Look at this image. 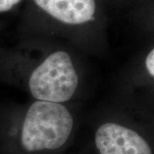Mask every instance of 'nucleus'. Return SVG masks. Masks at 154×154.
Segmentation results:
<instances>
[{"mask_svg": "<svg viewBox=\"0 0 154 154\" xmlns=\"http://www.w3.org/2000/svg\"><path fill=\"white\" fill-rule=\"evenodd\" d=\"M22 0H0V12L11 11V9Z\"/></svg>", "mask_w": 154, "mask_h": 154, "instance_id": "39448f33", "label": "nucleus"}, {"mask_svg": "<svg viewBox=\"0 0 154 154\" xmlns=\"http://www.w3.org/2000/svg\"><path fill=\"white\" fill-rule=\"evenodd\" d=\"M34 2L56 20L70 25L91 21L96 11L95 0H34Z\"/></svg>", "mask_w": 154, "mask_h": 154, "instance_id": "20e7f679", "label": "nucleus"}, {"mask_svg": "<svg viewBox=\"0 0 154 154\" xmlns=\"http://www.w3.org/2000/svg\"><path fill=\"white\" fill-rule=\"evenodd\" d=\"M78 82L70 56L59 51L48 56L33 70L28 86L37 100L61 104L71 99Z\"/></svg>", "mask_w": 154, "mask_h": 154, "instance_id": "f03ea898", "label": "nucleus"}, {"mask_svg": "<svg viewBox=\"0 0 154 154\" xmlns=\"http://www.w3.org/2000/svg\"><path fill=\"white\" fill-rule=\"evenodd\" d=\"M73 127V116L64 105L36 100L25 116L20 147L27 154L57 152L69 141Z\"/></svg>", "mask_w": 154, "mask_h": 154, "instance_id": "f257e3e1", "label": "nucleus"}, {"mask_svg": "<svg viewBox=\"0 0 154 154\" xmlns=\"http://www.w3.org/2000/svg\"><path fill=\"white\" fill-rule=\"evenodd\" d=\"M146 67L148 73L154 77V49L151 51L146 59Z\"/></svg>", "mask_w": 154, "mask_h": 154, "instance_id": "423d86ee", "label": "nucleus"}, {"mask_svg": "<svg viewBox=\"0 0 154 154\" xmlns=\"http://www.w3.org/2000/svg\"><path fill=\"white\" fill-rule=\"evenodd\" d=\"M94 144L99 154H152L150 145L143 137L130 128L113 122L98 128Z\"/></svg>", "mask_w": 154, "mask_h": 154, "instance_id": "7ed1b4c3", "label": "nucleus"}]
</instances>
